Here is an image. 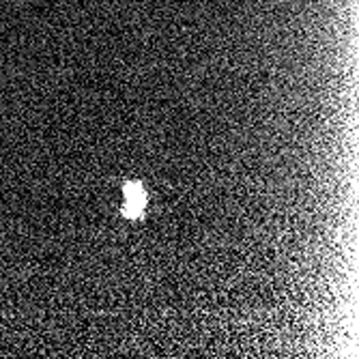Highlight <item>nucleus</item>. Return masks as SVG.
<instances>
[{"label": "nucleus", "mask_w": 359, "mask_h": 359, "mask_svg": "<svg viewBox=\"0 0 359 359\" xmlns=\"http://www.w3.org/2000/svg\"><path fill=\"white\" fill-rule=\"evenodd\" d=\"M123 196H125V203L121 207V215L132 222L144 219L147 207H149V194L142 181H127L123 185Z\"/></svg>", "instance_id": "nucleus-1"}]
</instances>
